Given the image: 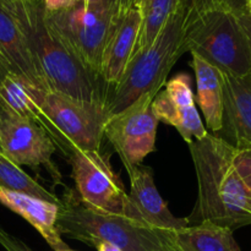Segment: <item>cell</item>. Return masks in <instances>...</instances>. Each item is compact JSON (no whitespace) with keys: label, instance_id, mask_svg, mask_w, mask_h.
Returning <instances> with one entry per match:
<instances>
[{"label":"cell","instance_id":"cell-1","mask_svg":"<svg viewBox=\"0 0 251 251\" xmlns=\"http://www.w3.org/2000/svg\"><path fill=\"white\" fill-rule=\"evenodd\" d=\"M199 193L189 223L207 221L234 230L251 225V191L234 167L235 147L207 134L189 144Z\"/></svg>","mask_w":251,"mask_h":251},{"label":"cell","instance_id":"cell-2","mask_svg":"<svg viewBox=\"0 0 251 251\" xmlns=\"http://www.w3.org/2000/svg\"><path fill=\"white\" fill-rule=\"evenodd\" d=\"M5 6L16 17L48 91L104 103L105 85L49 26L41 0H17Z\"/></svg>","mask_w":251,"mask_h":251},{"label":"cell","instance_id":"cell-3","mask_svg":"<svg viewBox=\"0 0 251 251\" xmlns=\"http://www.w3.org/2000/svg\"><path fill=\"white\" fill-rule=\"evenodd\" d=\"M191 12L179 5L154 41L132 55L119 82L105 91L104 107L109 117L124 110L144 95H158L169 71L185 53L184 41Z\"/></svg>","mask_w":251,"mask_h":251},{"label":"cell","instance_id":"cell-4","mask_svg":"<svg viewBox=\"0 0 251 251\" xmlns=\"http://www.w3.org/2000/svg\"><path fill=\"white\" fill-rule=\"evenodd\" d=\"M58 232L87 244L109 243L123 251H166L173 248L172 233L152 229L124 215L104 212L82 202L66 189L59 203Z\"/></svg>","mask_w":251,"mask_h":251},{"label":"cell","instance_id":"cell-5","mask_svg":"<svg viewBox=\"0 0 251 251\" xmlns=\"http://www.w3.org/2000/svg\"><path fill=\"white\" fill-rule=\"evenodd\" d=\"M185 51L200 56L222 73L251 75L249 41L237 12L208 7L191 12L185 31Z\"/></svg>","mask_w":251,"mask_h":251},{"label":"cell","instance_id":"cell-6","mask_svg":"<svg viewBox=\"0 0 251 251\" xmlns=\"http://www.w3.org/2000/svg\"><path fill=\"white\" fill-rule=\"evenodd\" d=\"M124 15L115 0H103L71 2L65 9L46 11V19L73 53L100 77L103 50Z\"/></svg>","mask_w":251,"mask_h":251},{"label":"cell","instance_id":"cell-7","mask_svg":"<svg viewBox=\"0 0 251 251\" xmlns=\"http://www.w3.org/2000/svg\"><path fill=\"white\" fill-rule=\"evenodd\" d=\"M44 109L63 139L68 157L76 151H100L109 113L104 103L78 100L55 91L38 90Z\"/></svg>","mask_w":251,"mask_h":251},{"label":"cell","instance_id":"cell-8","mask_svg":"<svg viewBox=\"0 0 251 251\" xmlns=\"http://www.w3.org/2000/svg\"><path fill=\"white\" fill-rule=\"evenodd\" d=\"M156 96L147 93L135 100L118 114L108 119L104 137L122 159L129 173L156 150L158 119L152 112V102Z\"/></svg>","mask_w":251,"mask_h":251},{"label":"cell","instance_id":"cell-9","mask_svg":"<svg viewBox=\"0 0 251 251\" xmlns=\"http://www.w3.org/2000/svg\"><path fill=\"white\" fill-rule=\"evenodd\" d=\"M68 161L82 202L104 212L124 215L127 194L107 156L100 151H76Z\"/></svg>","mask_w":251,"mask_h":251},{"label":"cell","instance_id":"cell-10","mask_svg":"<svg viewBox=\"0 0 251 251\" xmlns=\"http://www.w3.org/2000/svg\"><path fill=\"white\" fill-rule=\"evenodd\" d=\"M0 142L5 156L19 167L48 169L51 178L61 183V174L51 161L56 147L39 126L0 108Z\"/></svg>","mask_w":251,"mask_h":251},{"label":"cell","instance_id":"cell-11","mask_svg":"<svg viewBox=\"0 0 251 251\" xmlns=\"http://www.w3.org/2000/svg\"><path fill=\"white\" fill-rule=\"evenodd\" d=\"M130 193L127 194L124 216L163 232H176L190 226L188 218L174 217L154 184L153 172L145 166L135 167L129 173Z\"/></svg>","mask_w":251,"mask_h":251},{"label":"cell","instance_id":"cell-12","mask_svg":"<svg viewBox=\"0 0 251 251\" xmlns=\"http://www.w3.org/2000/svg\"><path fill=\"white\" fill-rule=\"evenodd\" d=\"M151 107L158 122L176 127L188 145L208 134L196 109L188 74H178L169 80L166 90L154 97Z\"/></svg>","mask_w":251,"mask_h":251},{"label":"cell","instance_id":"cell-13","mask_svg":"<svg viewBox=\"0 0 251 251\" xmlns=\"http://www.w3.org/2000/svg\"><path fill=\"white\" fill-rule=\"evenodd\" d=\"M223 140L235 149H251V75L222 73Z\"/></svg>","mask_w":251,"mask_h":251},{"label":"cell","instance_id":"cell-14","mask_svg":"<svg viewBox=\"0 0 251 251\" xmlns=\"http://www.w3.org/2000/svg\"><path fill=\"white\" fill-rule=\"evenodd\" d=\"M0 108L41 127L55 145L56 150L68 157L63 139L42 104L38 88L10 73L0 85Z\"/></svg>","mask_w":251,"mask_h":251},{"label":"cell","instance_id":"cell-15","mask_svg":"<svg viewBox=\"0 0 251 251\" xmlns=\"http://www.w3.org/2000/svg\"><path fill=\"white\" fill-rule=\"evenodd\" d=\"M140 29L141 11L136 2V5L125 12L103 50L100 77L107 88L114 86L122 78L135 53Z\"/></svg>","mask_w":251,"mask_h":251},{"label":"cell","instance_id":"cell-16","mask_svg":"<svg viewBox=\"0 0 251 251\" xmlns=\"http://www.w3.org/2000/svg\"><path fill=\"white\" fill-rule=\"evenodd\" d=\"M0 55L10 73L38 90H48L29 53L26 38L16 17L0 2Z\"/></svg>","mask_w":251,"mask_h":251},{"label":"cell","instance_id":"cell-17","mask_svg":"<svg viewBox=\"0 0 251 251\" xmlns=\"http://www.w3.org/2000/svg\"><path fill=\"white\" fill-rule=\"evenodd\" d=\"M0 203L27 221L54 251L69 250L56 228L59 203L48 202L0 186Z\"/></svg>","mask_w":251,"mask_h":251},{"label":"cell","instance_id":"cell-18","mask_svg":"<svg viewBox=\"0 0 251 251\" xmlns=\"http://www.w3.org/2000/svg\"><path fill=\"white\" fill-rule=\"evenodd\" d=\"M191 56L198 86V102L205 117L206 125L213 132H220L223 124L222 71L195 54H191Z\"/></svg>","mask_w":251,"mask_h":251},{"label":"cell","instance_id":"cell-19","mask_svg":"<svg viewBox=\"0 0 251 251\" xmlns=\"http://www.w3.org/2000/svg\"><path fill=\"white\" fill-rule=\"evenodd\" d=\"M172 244L178 251H240L232 229L207 221L172 232Z\"/></svg>","mask_w":251,"mask_h":251},{"label":"cell","instance_id":"cell-20","mask_svg":"<svg viewBox=\"0 0 251 251\" xmlns=\"http://www.w3.org/2000/svg\"><path fill=\"white\" fill-rule=\"evenodd\" d=\"M141 11V29L135 53L149 47L179 6V0H137ZM134 53V54H135Z\"/></svg>","mask_w":251,"mask_h":251},{"label":"cell","instance_id":"cell-21","mask_svg":"<svg viewBox=\"0 0 251 251\" xmlns=\"http://www.w3.org/2000/svg\"><path fill=\"white\" fill-rule=\"evenodd\" d=\"M0 186L7 190L24 193L33 198L48 201V202L59 203L60 199L21 169L17 164L10 161L5 154L0 153Z\"/></svg>","mask_w":251,"mask_h":251},{"label":"cell","instance_id":"cell-22","mask_svg":"<svg viewBox=\"0 0 251 251\" xmlns=\"http://www.w3.org/2000/svg\"><path fill=\"white\" fill-rule=\"evenodd\" d=\"M233 162L239 176L251 191V149L235 150Z\"/></svg>","mask_w":251,"mask_h":251},{"label":"cell","instance_id":"cell-23","mask_svg":"<svg viewBox=\"0 0 251 251\" xmlns=\"http://www.w3.org/2000/svg\"><path fill=\"white\" fill-rule=\"evenodd\" d=\"M249 0H194L193 11L208 9V7H223L239 12L247 11V4Z\"/></svg>","mask_w":251,"mask_h":251},{"label":"cell","instance_id":"cell-24","mask_svg":"<svg viewBox=\"0 0 251 251\" xmlns=\"http://www.w3.org/2000/svg\"><path fill=\"white\" fill-rule=\"evenodd\" d=\"M0 245L6 251H33L22 240L17 239L16 237L5 232L2 228H0Z\"/></svg>","mask_w":251,"mask_h":251},{"label":"cell","instance_id":"cell-25","mask_svg":"<svg viewBox=\"0 0 251 251\" xmlns=\"http://www.w3.org/2000/svg\"><path fill=\"white\" fill-rule=\"evenodd\" d=\"M46 11H58L71 4V0H41Z\"/></svg>","mask_w":251,"mask_h":251},{"label":"cell","instance_id":"cell-26","mask_svg":"<svg viewBox=\"0 0 251 251\" xmlns=\"http://www.w3.org/2000/svg\"><path fill=\"white\" fill-rule=\"evenodd\" d=\"M238 19H239L240 25H242L243 29H244L245 34H247L248 41H249L250 51H251V16L247 11H243L238 14Z\"/></svg>","mask_w":251,"mask_h":251},{"label":"cell","instance_id":"cell-27","mask_svg":"<svg viewBox=\"0 0 251 251\" xmlns=\"http://www.w3.org/2000/svg\"><path fill=\"white\" fill-rule=\"evenodd\" d=\"M9 66L6 65V63H5V60L2 59V56L0 55V85H1V82L6 78V76L9 75Z\"/></svg>","mask_w":251,"mask_h":251},{"label":"cell","instance_id":"cell-28","mask_svg":"<svg viewBox=\"0 0 251 251\" xmlns=\"http://www.w3.org/2000/svg\"><path fill=\"white\" fill-rule=\"evenodd\" d=\"M96 249L98 251H123L120 248L115 247V245L109 244V243H98L96 245Z\"/></svg>","mask_w":251,"mask_h":251},{"label":"cell","instance_id":"cell-29","mask_svg":"<svg viewBox=\"0 0 251 251\" xmlns=\"http://www.w3.org/2000/svg\"><path fill=\"white\" fill-rule=\"evenodd\" d=\"M115 1H117V4L119 5V7L123 10V11L126 12L130 7L136 5L137 0H115Z\"/></svg>","mask_w":251,"mask_h":251},{"label":"cell","instance_id":"cell-30","mask_svg":"<svg viewBox=\"0 0 251 251\" xmlns=\"http://www.w3.org/2000/svg\"><path fill=\"white\" fill-rule=\"evenodd\" d=\"M179 5H180L181 7H184V9L193 11L194 0H179Z\"/></svg>","mask_w":251,"mask_h":251},{"label":"cell","instance_id":"cell-31","mask_svg":"<svg viewBox=\"0 0 251 251\" xmlns=\"http://www.w3.org/2000/svg\"><path fill=\"white\" fill-rule=\"evenodd\" d=\"M103 0H71V2H100Z\"/></svg>","mask_w":251,"mask_h":251},{"label":"cell","instance_id":"cell-32","mask_svg":"<svg viewBox=\"0 0 251 251\" xmlns=\"http://www.w3.org/2000/svg\"><path fill=\"white\" fill-rule=\"evenodd\" d=\"M17 1V0H0V2L4 5H7V4H11V2H15Z\"/></svg>","mask_w":251,"mask_h":251},{"label":"cell","instance_id":"cell-33","mask_svg":"<svg viewBox=\"0 0 251 251\" xmlns=\"http://www.w3.org/2000/svg\"><path fill=\"white\" fill-rule=\"evenodd\" d=\"M247 12L251 16V0H249L247 4Z\"/></svg>","mask_w":251,"mask_h":251},{"label":"cell","instance_id":"cell-34","mask_svg":"<svg viewBox=\"0 0 251 251\" xmlns=\"http://www.w3.org/2000/svg\"><path fill=\"white\" fill-rule=\"evenodd\" d=\"M166 251H178V250L174 249V248H169V249H167Z\"/></svg>","mask_w":251,"mask_h":251},{"label":"cell","instance_id":"cell-35","mask_svg":"<svg viewBox=\"0 0 251 251\" xmlns=\"http://www.w3.org/2000/svg\"><path fill=\"white\" fill-rule=\"evenodd\" d=\"M0 153L4 154V152H2V147H1V142H0Z\"/></svg>","mask_w":251,"mask_h":251},{"label":"cell","instance_id":"cell-36","mask_svg":"<svg viewBox=\"0 0 251 251\" xmlns=\"http://www.w3.org/2000/svg\"><path fill=\"white\" fill-rule=\"evenodd\" d=\"M65 251H73V250H70V249H69V250H65Z\"/></svg>","mask_w":251,"mask_h":251}]
</instances>
